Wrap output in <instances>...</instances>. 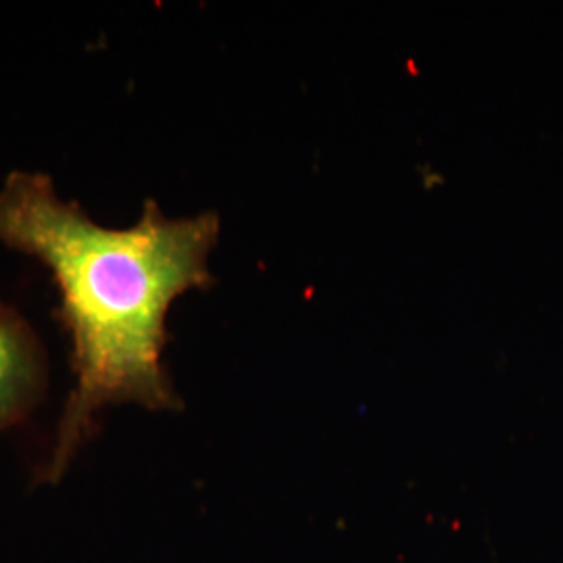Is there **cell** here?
I'll return each instance as SVG.
<instances>
[{
  "label": "cell",
  "mask_w": 563,
  "mask_h": 563,
  "mask_svg": "<svg viewBox=\"0 0 563 563\" xmlns=\"http://www.w3.org/2000/svg\"><path fill=\"white\" fill-rule=\"evenodd\" d=\"M220 216L167 218L153 199L139 222L107 228L80 202L63 201L42 172H11L0 184V244L34 257L59 290L76 386L65 405L46 478L57 481L109 402L176 409L163 367L167 313L176 299L213 286L209 255Z\"/></svg>",
  "instance_id": "cell-1"
},
{
  "label": "cell",
  "mask_w": 563,
  "mask_h": 563,
  "mask_svg": "<svg viewBox=\"0 0 563 563\" xmlns=\"http://www.w3.org/2000/svg\"><path fill=\"white\" fill-rule=\"evenodd\" d=\"M44 384L42 344L18 309L0 301V428L20 422Z\"/></svg>",
  "instance_id": "cell-2"
}]
</instances>
